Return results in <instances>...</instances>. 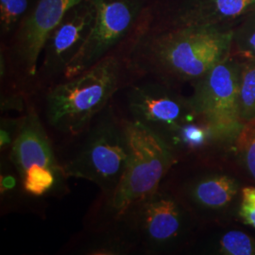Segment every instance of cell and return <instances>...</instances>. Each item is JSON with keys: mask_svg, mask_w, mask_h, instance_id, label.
Here are the masks:
<instances>
[{"mask_svg": "<svg viewBox=\"0 0 255 255\" xmlns=\"http://www.w3.org/2000/svg\"><path fill=\"white\" fill-rule=\"evenodd\" d=\"M119 93L128 119L140 123L165 143L196 115L189 98L177 94L173 85L152 78H138Z\"/></svg>", "mask_w": 255, "mask_h": 255, "instance_id": "9c48e42d", "label": "cell"}, {"mask_svg": "<svg viewBox=\"0 0 255 255\" xmlns=\"http://www.w3.org/2000/svg\"><path fill=\"white\" fill-rule=\"evenodd\" d=\"M232 50L243 58H255V10L234 27Z\"/></svg>", "mask_w": 255, "mask_h": 255, "instance_id": "2e32d148", "label": "cell"}, {"mask_svg": "<svg viewBox=\"0 0 255 255\" xmlns=\"http://www.w3.org/2000/svg\"><path fill=\"white\" fill-rule=\"evenodd\" d=\"M128 129L130 153L123 177L109 198L98 197L89 214L119 217L131 204L156 191L179 163L171 147L140 123L128 119Z\"/></svg>", "mask_w": 255, "mask_h": 255, "instance_id": "277c9868", "label": "cell"}, {"mask_svg": "<svg viewBox=\"0 0 255 255\" xmlns=\"http://www.w3.org/2000/svg\"><path fill=\"white\" fill-rule=\"evenodd\" d=\"M39 2L40 0H0V43L12 34Z\"/></svg>", "mask_w": 255, "mask_h": 255, "instance_id": "9a60e30c", "label": "cell"}, {"mask_svg": "<svg viewBox=\"0 0 255 255\" xmlns=\"http://www.w3.org/2000/svg\"><path fill=\"white\" fill-rule=\"evenodd\" d=\"M255 10V0H148L143 28L234 25Z\"/></svg>", "mask_w": 255, "mask_h": 255, "instance_id": "8fae6325", "label": "cell"}, {"mask_svg": "<svg viewBox=\"0 0 255 255\" xmlns=\"http://www.w3.org/2000/svg\"><path fill=\"white\" fill-rule=\"evenodd\" d=\"M64 255H138L136 245L119 217L86 215L82 231L62 250Z\"/></svg>", "mask_w": 255, "mask_h": 255, "instance_id": "7c38bea8", "label": "cell"}, {"mask_svg": "<svg viewBox=\"0 0 255 255\" xmlns=\"http://www.w3.org/2000/svg\"><path fill=\"white\" fill-rule=\"evenodd\" d=\"M240 64L230 54L193 82L192 108L208 124L217 141L237 138L244 126L238 103Z\"/></svg>", "mask_w": 255, "mask_h": 255, "instance_id": "ba28073f", "label": "cell"}, {"mask_svg": "<svg viewBox=\"0 0 255 255\" xmlns=\"http://www.w3.org/2000/svg\"><path fill=\"white\" fill-rule=\"evenodd\" d=\"M25 113L18 114L16 117L1 115L0 119V153L7 154L18 137L24 122Z\"/></svg>", "mask_w": 255, "mask_h": 255, "instance_id": "d6986e66", "label": "cell"}, {"mask_svg": "<svg viewBox=\"0 0 255 255\" xmlns=\"http://www.w3.org/2000/svg\"><path fill=\"white\" fill-rule=\"evenodd\" d=\"M96 8L82 0L68 9L46 40L38 64L30 98L64 81L67 66L91 32Z\"/></svg>", "mask_w": 255, "mask_h": 255, "instance_id": "30bf717a", "label": "cell"}, {"mask_svg": "<svg viewBox=\"0 0 255 255\" xmlns=\"http://www.w3.org/2000/svg\"><path fill=\"white\" fill-rule=\"evenodd\" d=\"M241 193L242 200L239 216L246 224L255 228V187H245Z\"/></svg>", "mask_w": 255, "mask_h": 255, "instance_id": "ffe728a7", "label": "cell"}, {"mask_svg": "<svg viewBox=\"0 0 255 255\" xmlns=\"http://www.w3.org/2000/svg\"><path fill=\"white\" fill-rule=\"evenodd\" d=\"M54 146L66 176L96 184L99 197L107 199L116 191L129 158L127 117L115 98L80 133Z\"/></svg>", "mask_w": 255, "mask_h": 255, "instance_id": "3957f363", "label": "cell"}, {"mask_svg": "<svg viewBox=\"0 0 255 255\" xmlns=\"http://www.w3.org/2000/svg\"><path fill=\"white\" fill-rule=\"evenodd\" d=\"M234 25L137 29L128 61L138 78L195 82L232 53Z\"/></svg>", "mask_w": 255, "mask_h": 255, "instance_id": "6da1fadb", "label": "cell"}, {"mask_svg": "<svg viewBox=\"0 0 255 255\" xmlns=\"http://www.w3.org/2000/svg\"><path fill=\"white\" fill-rule=\"evenodd\" d=\"M129 48L130 45L120 48L31 98L54 144L80 133L119 92L136 80L128 61Z\"/></svg>", "mask_w": 255, "mask_h": 255, "instance_id": "7a4b0ae2", "label": "cell"}, {"mask_svg": "<svg viewBox=\"0 0 255 255\" xmlns=\"http://www.w3.org/2000/svg\"><path fill=\"white\" fill-rule=\"evenodd\" d=\"M218 251L223 255H255V243L241 231H230L219 238Z\"/></svg>", "mask_w": 255, "mask_h": 255, "instance_id": "e0dca14e", "label": "cell"}, {"mask_svg": "<svg viewBox=\"0 0 255 255\" xmlns=\"http://www.w3.org/2000/svg\"><path fill=\"white\" fill-rule=\"evenodd\" d=\"M237 146L249 173L255 180V120L244 124L237 135Z\"/></svg>", "mask_w": 255, "mask_h": 255, "instance_id": "ac0fdd59", "label": "cell"}, {"mask_svg": "<svg viewBox=\"0 0 255 255\" xmlns=\"http://www.w3.org/2000/svg\"><path fill=\"white\" fill-rule=\"evenodd\" d=\"M96 19L83 46L70 62L64 81L128 46L136 34L148 0H90Z\"/></svg>", "mask_w": 255, "mask_h": 255, "instance_id": "52a82bcc", "label": "cell"}, {"mask_svg": "<svg viewBox=\"0 0 255 255\" xmlns=\"http://www.w3.org/2000/svg\"><path fill=\"white\" fill-rule=\"evenodd\" d=\"M82 0H40L12 34L0 43V93L16 91L30 98L46 40L66 11Z\"/></svg>", "mask_w": 255, "mask_h": 255, "instance_id": "5b68a950", "label": "cell"}, {"mask_svg": "<svg viewBox=\"0 0 255 255\" xmlns=\"http://www.w3.org/2000/svg\"><path fill=\"white\" fill-rule=\"evenodd\" d=\"M238 103L241 121L255 120V58L241 61Z\"/></svg>", "mask_w": 255, "mask_h": 255, "instance_id": "5bb4252c", "label": "cell"}, {"mask_svg": "<svg viewBox=\"0 0 255 255\" xmlns=\"http://www.w3.org/2000/svg\"><path fill=\"white\" fill-rule=\"evenodd\" d=\"M180 198L164 183L119 217L126 225L138 255L164 254L180 244L188 231V212Z\"/></svg>", "mask_w": 255, "mask_h": 255, "instance_id": "8992f818", "label": "cell"}, {"mask_svg": "<svg viewBox=\"0 0 255 255\" xmlns=\"http://www.w3.org/2000/svg\"><path fill=\"white\" fill-rule=\"evenodd\" d=\"M237 191V182L228 175L199 174L182 183L180 199L192 209L206 215L227 207Z\"/></svg>", "mask_w": 255, "mask_h": 255, "instance_id": "4fadbf2b", "label": "cell"}]
</instances>
